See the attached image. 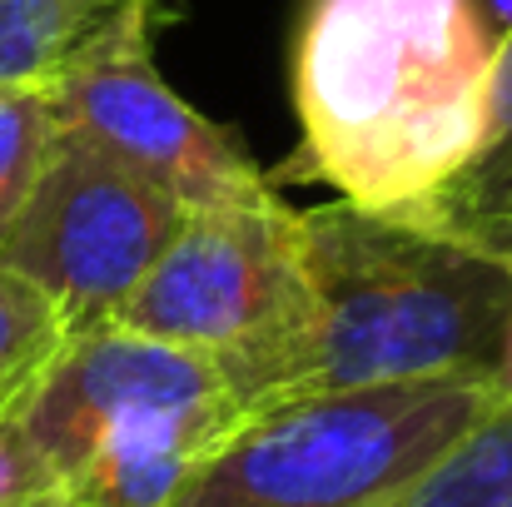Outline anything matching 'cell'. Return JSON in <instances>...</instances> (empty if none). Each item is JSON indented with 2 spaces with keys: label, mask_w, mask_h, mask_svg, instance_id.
I'll return each mask as SVG.
<instances>
[{
  "label": "cell",
  "mask_w": 512,
  "mask_h": 507,
  "mask_svg": "<svg viewBox=\"0 0 512 507\" xmlns=\"http://www.w3.org/2000/svg\"><path fill=\"white\" fill-rule=\"evenodd\" d=\"M493 50L478 0H304V169L358 209L418 214L483 150Z\"/></svg>",
  "instance_id": "obj_1"
},
{
  "label": "cell",
  "mask_w": 512,
  "mask_h": 507,
  "mask_svg": "<svg viewBox=\"0 0 512 507\" xmlns=\"http://www.w3.org/2000/svg\"><path fill=\"white\" fill-rule=\"evenodd\" d=\"M314 324L294 398L423 378H493L512 329V259L348 199L299 209Z\"/></svg>",
  "instance_id": "obj_2"
},
{
  "label": "cell",
  "mask_w": 512,
  "mask_h": 507,
  "mask_svg": "<svg viewBox=\"0 0 512 507\" xmlns=\"http://www.w3.org/2000/svg\"><path fill=\"white\" fill-rule=\"evenodd\" d=\"M10 408L70 507H174L249 418L209 353L115 324L65 338Z\"/></svg>",
  "instance_id": "obj_3"
},
{
  "label": "cell",
  "mask_w": 512,
  "mask_h": 507,
  "mask_svg": "<svg viewBox=\"0 0 512 507\" xmlns=\"http://www.w3.org/2000/svg\"><path fill=\"white\" fill-rule=\"evenodd\" d=\"M503 403L493 378L319 393L244 418L174 507H393Z\"/></svg>",
  "instance_id": "obj_4"
},
{
  "label": "cell",
  "mask_w": 512,
  "mask_h": 507,
  "mask_svg": "<svg viewBox=\"0 0 512 507\" xmlns=\"http://www.w3.org/2000/svg\"><path fill=\"white\" fill-rule=\"evenodd\" d=\"M314 324L299 209L259 204L184 209L174 239L130 289L115 329L209 353L254 413L294 398Z\"/></svg>",
  "instance_id": "obj_5"
},
{
  "label": "cell",
  "mask_w": 512,
  "mask_h": 507,
  "mask_svg": "<svg viewBox=\"0 0 512 507\" xmlns=\"http://www.w3.org/2000/svg\"><path fill=\"white\" fill-rule=\"evenodd\" d=\"M179 219L184 204L174 194L55 125L40 179L0 244V269L30 279L55 304L65 338L90 334L115 324Z\"/></svg>",
  "instance_id": "obj_6"
},
{
  "label": "cell",
  "mask_w": 512,
  "mask_h": 507,
  "mask_svg": "<svg viewBox=\"0 0 512 507\" xmlns=\"http://www.w3.org/2000/svg\"><path fill=\"white\" fill-rule=\"evenodd\" d=\"M155 30L160 20H135L60 70L50 80L55 125L95 140L184 209L274 199V184L254 169L244 145L160 80L150 55Z\"/></svg>",
  "instance_id": "obj_7"
},
{
  "label": "cell",
  "mask_w": 512,
  "mask_h": 507,
  "mask_svg": "<svg viewBox=\"0 0 512 507\" xmlns=\"http://www.w3.org/2000/svg\"><path fill=\"white\" fill-rule=\"evenodd\" d=\"M165 15L170 0H0V85H50L125 25Z\"/></svg>",
  "instance_id": "obj_8"
},
{
  "label": "cell",
  "mask_w": 512,
  "mask_h": 507,
  "mask_svg": "<svg viewBox=\"0 0 512 507\" xmlns=\"http://www.w3.org/2000/svg\"><path fill=\"white\" fill-rule=\"evenodd\" d=\"M433 229H448L468 244H483L512 259V30L493 50V95H488V135L473 165L448 189H438L418 214Z\"/></svg>",
  "instance_id": "obj_9"
},
{
  "label": "cell",
  "mask_w": 512,
  "mask_h": 507,
  "mask_svg": "<svg viewBox=\"0 0 512 507\" xmlns=\"http://www.w3.org/2000/svg\"><path fill=\"white\" fill-rule=\"evenodd\" d=\"M393 507H512V398L468 428Z\"/></svg>",
  "instance_id": "obj_10"
},
{
  "label": "cell",
  "mask_w": 512,
  "mask_h": 507,
  "mask_svg": "<svg viewBox=\"0 0 512 507\" xmlns=\"http://www.w3.org/2000/svg\"><path fill=\"white\" fill-rule=\"evenodd\" d=\"M55 140L50 85H0V244L20 219Z\"/></svg>",
  "instance_id": "obj_11"
},
{
  "label": "cell",
  "mask_w": 512,
  "mask_h": 507,
  "mask_svg": "<svg viewBox=\"0 0 512 507\" xmlns=\"http://www.w3.org/2000/svg\"><path fill=\"white\" fill-rule=\"evenodd\" d=\"M65 343L55 304L20 274L0 269V408H10Z\"/></svg>",
  "instance_id": "obj_12"
},
{
  "label": "cell",
  "mask_w": 512,
  "mask_h": 507,
  "mask_svg": "<svg viewBox=\"0 0 512 507\" xmlns=\"http://www.w3.org/2000/svg\"><path fill=\"white\" fill-rule=\"evenodd\" d=\"M0 507H70L60 473L35 448L15 408H0Z\"/></svg>",
  "instance_id": "obj_13"
},
{
  "label": "cell",
  "mask_w": 512,
  "mask_h": 507,
  "mask_svg": "<svg viewBox=\"0 0 512 507\" xmlns=\"http://www.w3.org/2000/svg\"><path fill=\"white\" fill-rule=\"evenodd\" d=\"M498 393L512 398V329H508V348H503V363H498Z\"/></svg>",
  "instance_id": "obj_14"
}]
</instances>
